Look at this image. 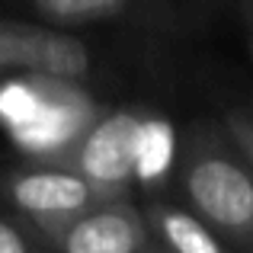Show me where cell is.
<instances>
[{
	"mask_svg": "<svg viewBox=\"0 0 253 253\" xmlns=\"http://www.w3.org/2000/svg\"><path fill=\"white\" fill-rule=\"evenodd\" d=\"M173 173L192 215L218 231L234 253H253V167L221 122L199 119L183 131Z\"/></svg>",
	"mask_w": 253,
	"mask_h": 253,
	"instance_id": "1",
	"label": "cell"
},
{
	"mask_svg": "<svg viewBox=\"0 0 253 253\" xmlns=\"http://www.w3.org/2000/svg\"><path fill=\"white\" fill-rule=\"evenodd\" d=\"M0 192L13 215L26 221L36 234H45L81 211L112 199L58 161H29L23 167L6 170V176L0 179Z\"/></svg>",
	"mask_w": 253,
	"mask_h": 253,
	"instance_id": "2",
	"label": "cell"
},
{
	"mask_svg": "<svg viewBox=\"0 0 253 253\" xmlns=\"http://www.w3.org/2000/svg\"><path fill=\"white\" fill-rule=\"evenodd\" d=\"M39 84V109L29 122L6 131L16 151L29 161H55L71 141L96 122L106 106L84 86V81H64V77H42L32 74Z\"/></svg>",
	"mask_w": 253,
	"mask_h": 253,
	"instance_id": "3",
	"label": "cell"
},
{
	"mask_svg": "<svg viewBox=\"0 0 253 253\" xmlns=\"http://www.w3.org/2000/svg\"><path fill=\"white\" fill-rule=\"evenodd\" d=\"M141 106H122L106 109L96 122H90L61 154L58 164L77 170L84 179H90L96 189H103L112 199L131 196V141L141 119Z\"/></svg>",
	"mask_w": 253,
	"mask_h": 253,
	"instance_id": "4",
	"label": "cell"
},
{
	"mask_svg": "<svg viewBox=\"0 0 253 253\" xmlns=\"http://www.w3.org/2000/svg\"><path fill=\"white\" fill-rule=\"evenodd\" d=\"M0 74H42L64 81H86L93 55L84 39L23 19H0Z\"/></svg>",
	"mask_w": 253,
	"mask_h": 253,
	"instance_id": "5",
	"label": "cell"
},
{
	"mask_svg": "<svg viewBox=\"0 0 253 253\" xmlns=\"http://www.w3.org/2000/svg\"><path fill=\"white\" fill-rule=\"evenodd\" d=\"M39 237L51 253H141L154 241L131 196L106 199Z\"/></svg>",
	"mask_w": 253,
	"mask_h": 253,
	"instance_id": "6",
	"label": "cell"
},
{
	"mask_svg": "<svg viewBox=\"0 0 253 253\" xmlns=\"http://www.w3.org/2000/svg\"><path fill=\"white\" fill-rule=\"evenodd\" d=\"M141 211L154 244H161L170 253H234L218 231H211L199 215H192L189 209H183L176 202H167L161 196H148Z\"/></svg>",
	"mask_w": 253,
	"mask_h": 253,
	"instance_id": "7",
	"label": "cell"
},
{
	"mask_svg": "<svg viewBox=\"0 0 253 253\" xmlns=\"http://www.w3.org/2000/svg\"><path fill=\"white\" fill-rule=\"evenodd\" d=\"M176 154H179L176 125L164 112L144 109L135 128V141H131V176L148 196H157V189L173 176Z\"/></svg>",
	"mask_w": 253,
	"mask_h": 253,
	"instance_id": "8",
	"label": "cell"
},
{
	"mask_svg": "<svg viewBox=\"0 0 253 253\" xmlns=\"http://www.w3.org/2000/svg\"><path fill=\"white\" fill-rule=\"evenodd\" d=\"M138 0H29V6L58 29H77L93 23H116L135 10Z\"/></svg>",
	"mask_w": 253,
	"mask_h": 253,
	"instance_id": "9",
	"label": "cell"
},
{
	"mask_svg": "<svg viewBox=\"0 0 253 253\" xmlns=\"http://www.w3.org/2000/svg\"><path fill=\"white\" fill-rule=\"evenodd\" d=\"M0 253H51L42 237L16 215H0Z\"/></svg>",
	"mask_w": 253,
	"mask_h": 253,
	"instance_id": "10",
	"label": "cell"
},
{
	"mask_svg": "<svg viewBox=\"0 0 253 253\" xmlns=\"http://www.w3.org/2000/svg\"><path fill=\"white\" fill-rule=\"evenodd\" d=\"M221 128L234 141V148L244 154V161L253 167V106H234L224 112Z\"/></svg>",
	"mask_w": 253,
	"mask_h": 253,
	"instance_id": "11",
	"label": "cell"
},
{
	"mask_svg": "<svg viewBox=\"0 0 253 253\" xmlns=\"http://www.w3.org/2000/svg\"><path fill=\"white\" fill-rule=\"evenodd\" d=\"M241 16H244V26H247V42L253 55V0H241Z\"/></svg>",
	"mask_w": 253,
	"mask_h": 253,
	"instance_id": "12",
	"label": "cell"
},
{
	"mask_svg": "<svg viewBox=\"0 0 253 253\" xmlns=\"http://www.w3.org/2000/svg\"><path fill=\"white\" fill-rule=\"evenodd\" d=\"M141 253H170V250H164L161 244H154V241H151V244H148V247H144Z\"/></svg>",
	"mask_w": 253,
	"mask_h": 253,
	"instance_id": "13",
	"label": "cell"
},
{
	"mask_svg": "<svg viewBox=\"0 0 253 253\" xmlns=\"http://www.w3.org/2000/svg\"><path fill=\"white\" fill-rule=\"evenodd\" d=\"M209 3H224V0H209Z\"/></svg>",
	"mask_w": 253,
	"mask_h": 253,
	"instance_id": "14",
	"label": "cell"
}]
</instances>
